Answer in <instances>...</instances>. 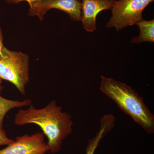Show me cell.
<instances>
[{
    "label": "cell",
    "instance_id": "cell-1",
    "mask_svg": "<svg viewBox=\"0 0 154 154\" xmlns=\"http://www.w3.org/2000/svg\"><path fill=\"white\" fill-rule=\"evenodd\" d=\"M14 123L19 126L33 124L39 126L47 138L49 151L53 154L60 151L63 141L71 134L73 125L70 114L63 112L62 107L55 100L40 109L30 105L28 109L19 110Z\"/></svg>",
    "mask_w": 154,
    "mask_h": 154
},
{
    "label": "cell",
    "instance_id": "cell-2",
    "mask_svg": "<svg viewBox=\"0 0 154 154\" xmlns=\"http://www.w3.org/2000/svg\"><path fill=\"white\" fill-rule=\"evenodd\" d=\"M101 77L100 91L148 133L154 134V116L143 98L125 83L112 78Z\"/></svg>",
    "mask_w": 154,
    "mask_h": 154
},
{
    "label": "cell",
    "instance_id": "cell-3",
    "mask_svg": "<svg viewBox=\"0 0 154 154\" xmlns=\"http://www.w3.org/2000/svg\"><path fill=\"white\" fill-rule=\"evenodd\" d=\"M29 67L27 54L4 48L0 55V78L12 83L23 95L30 79Z\"/></svg>",
    "mask_w": 154,
    "mask_h": 154
},
{
    "label": "cell",
    "instance_id": "cell-4",
    "mask_svg": "<svg viewBox=\"0 0 154 154\" xmlns=\"http://www.w3.org/2000/svg\"><path fill=\"white\" fill-rule=\"evenodd\" d=\"M154 0H115L111 9L112 16L106 27L117 31L136 24L143 19L145 9Z\"/></svg>",
    "mask_w": 154,
    "mask_h": 154
},
{
    "label": "cell",
    "instance_id": "cell-5",
    "mask_svg": "<svg viewBox=\"0 0 154 154\" xmlns=\"http://www.w3.org/2000/svg\"><path fill=\"white\" fill-rule=\"evenodd\" d=\"M29 5L28 15L36 16L42 21L45 15L51 9L65 12L74 21H81L82 2L80 0H37Z\"/></svg>",
    "mask_w": 154,
    "mask_h": 154
},
{
    "label": "cell",
    "instance_id": "cell-6",
    "mask_svg": "<svg viewBox=\"0 0 154 154\" xmlns=\"http://www.w3.org/2000/svg\"><path fill=\"white\" fill-rule=\"evenodd\" d=\"M49 147L42 132L17 137L15 140L2 149L0 154H46Z\"/></svg>",
    "mask_w": 154,
    "mask_h": 154
},
{
    "label": "cell",
    "instance_id": "cell-7",
    "mask_svg": "<svg viewBox=\"0 0 154 154\" xmlns=\"http://www.w3.org/2000/svg\"><path fill=\"white\" fill-rule=\"evenodd\" d=\"M115 0H82L83 27L88 32L96 30V18L99 13L112 8Z\"/></svg>",
    "mask_w": 154,
    "mask_h": 154
},
{
    "label": "cell",
    "instance_id": "cell-8",
    "mask_svg": "<svg viewBox=\"0 0 154 154\" xmlns=\"http://www.w3.org/2000/svg\"><path fill=\"white\" fill-rule=\"evenodd\" d=\"M115 121V116L111 114H106L102 117L100 128L96 136L88 141L85 154H94L100 141L114 128Z\"/></svg>",
    "mask_w": 154,
    "mask_h": 154
},
{
    "label": "cell",
    "instance_id": "cell-9",
    "mask_svg": "<svg viewBox=\"0 0 154 154\" xmlns=\"http://www.w3.org/2000/svg\"><path fill=\"white\" fill-rule=\"evenodd\" d=\"M4 87L0 86V128H3V122L7 113L14 108L30 106L32 101L26 99L22 101L12 100L6 99L1 96V93Z\"/></svg>",
    "mask_w": 154,
    "mask_h": 154
},
{
    "label": "cell",
    "instance_id": "cell-10",
    "mask_svg": "<svg viewBox=\"0 0 154 154\" xmlns=\"http://www.w3.org/2000/svg\"><path fill=\"white\" fill-rule=\"evenodd\" d=\"M136 24L138 26L140 30V35L133 37L131 39V42L137 44L146 42H154V19L146 21L143 19Z\"/></svg>",
    "mask_w": 154,
    "mask_h": 154
},
{
    "label": "cell",
    "instance_id": "cell-11",
    "mask_svg": "<svg viewBox=\"0 0 154 154\" xmlns=\"http://www.w3.org/2000/svg\"><path fill=\"white\" fill-rule=\"evenodd\" d=\"M14 140L9 138L7 136L5 131L3 128H0V146L8 145L14 141Z\"/></svg>",
    "mask_w": 154,
    "mask_h": 154
},
{
    "label": "cell",
    "instance_id": "cell-12",
    "mask_svg": "<svg viewBox=\"0 0 154 154\" xmlns=\"http://www.w3.org/2000/svg\"><path fill=\"white\" fill-rule=\"evenodd\" d=\"M8 4H18L22 2H27L29 5L37 0H5Z\"/></svg>",
    "mask_w": 154,
    "mask_h": 154
},
{
    "label": "cell",
    "instance_id": "cell-13",
    "mask_svg": "<svg viewBox=\"0 0 154 154\" xmlns=\"http://www.w3.org/2000/svg\"><path fill=\"white\" fill-rule=\"evenodd\" d=\"M5 47L3 45V36L2 31V28H0V55H1L2 52L3 48Z\"/></svg>",
    "mask_w": 154,
    "mask_h": 154
},
{
    "label": "cell",
    "instance_id": "cell-14",
    "mask_svg": "<svg viewBox=\"0 0 154 154\" xmlns=\"http://www.w3.org/2000/svg\"><path fill=\"white\" fill-rule=\"evenodd\" d=\"M2 80L0 78V86L2 85Z\"/></svg>",
    "mask_w": 154,
    "mask_h": 154
}]
</instances>
